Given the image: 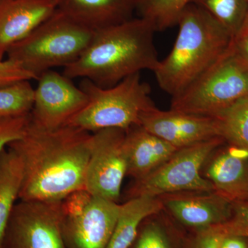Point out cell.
I'll return each mask as SVG.
<instances>
[{"instance_id": "5b68a950", "label": "cell", "mask_w": 248, "mask_h": 248, "mask_svg": "<svg viewBox=\"0 0 248 248\" xmlns=\"http://www.w3.org/2000/svg\"><path fill=\"white\" fill-rule=\"evenodd\" d=\"M79 87L89 100L66 125L89 133L107 128L127 130L140 125L141 115L156 108L150 97L149 86L141 81L140 73L112 87H100L88 79H83Z\"/></svg>"}, {"instance_id": "277c9868", "label": "cell", "mask_w": 248, "mask_h": 248, "mask_svg": "<svg viewBox=\"0 0 248 248\" xmlns=\"http://www.w3.org/2000/svg\"><path fill=\"white\" fill-rule=\"evenodd\" d=\"M95 31L58 9L30 35L8 50V60L35 77L55 67H66L82 55Z\"/></svg>"}, {"instance_id": "d4e9b609", "label": "cell", "mask_w": 248, "mask_h": 248, "mask_svg": "<svg viewBox=\"0 0 248 248\" xmlns=\"http://www.w3.org/2000/svg\"><path fill=\"white\" fill-rule=\"evenodd\" d=\"M31 113L17 117L0 118V153L9 143L22 137L25 131Z\"/></svg>"}, {"instance_id": "7c38bea8", "label": "cell", "mask_w": 248, "mask_h": 248, "mask_svg": "<svg viewBox=\"0 0 248 248\" xmlns=\"http://www.w3.org/2000/svg\"><path fill=\"white\" fill-rule=\"evenodd\" d=\"M140 125L177 148L221 138L215 117L157 108L144 112Z\"/></svg>"}, {"instance_id": "83f0119b", "label": "cell", "mask_w": 248, "mask_h": 248, "mask_svg": "<svg viewBox=\"0 0 248 248\" xmlns=\"http://www.w3.org/2000/svg\"><path fill=\"white\" fill-rule=\"evenodd\" d=\"M224 235L218 225L196 231L187 248H219Z\"/></svg>"}, {"instance_id": "52a82bcc", "label": "cell", "mask_w": 248, "mask_h": 248, "mask_svg": "<svg viewBox=\"0 0 248 248\" xmlns=\"http://www.w3.org/2000/svg\"><path fill=\"white\" fill-rule=\"evenodd\" d=\"M225 143L223 138H217L179 148L151 174L134 181L127 190V200L140 196L158 197L176 192L215 191L201 171L211 153Z\"/></svg>"}, {"instance_id": "ffe728a7", "label": "cell", "mask_w": 248, "mask_h": 248, "mask_svg": "<svg viewBox=\"0 0 248 248\" xmlns=\"http://www.w3.org/2000/svg\"><path fill=\"white\" fill-rule=\"evenodd\" d=\"M226 143L248 152V95L214 116Z\"/></svg>"}, {"instance_id": "1f68e13d", "label": "cell", "mask_w": 248, "mask_h": 248, "mask_svg": "<svg viewBox=\"0 0 248 248\" xmlns=\"http://www.w3.org/2000/svg\"><path fill=\"white\" fill-rule=\"evenodd\" d=\"M244 201H248V197H247V198L246 199V200H245Z\"/></svg>"}, {"instance_id": "f1b7e54d", "label": "cell", "mask_w": 248, "mask_h": 248, "mask_svg": "<svg viewBox=\"0 0 248 248\" xmlns=\"http://www.w3.org/2000/svg\"><path fill=\"white\" fill-rule=\"evenodd\" d=\"M219 248H248V238L238 235L225 234Z\"/></svg>"}, {"instance_id": "9a60e30c", "label": "cell", "mask_w": 248, "mask_h": 248, "mask_svg": "<svg viewBox=\"0 0 248 248\" xmlns=\"http://www.w3.org/2000/svg\"><path fill=\"white\" fill-rule=\"evenodd\" d=\"M58 0H4L0 3V60L56 11Z\"/></svg>"}, {"instance_id": "44dd1931", "label": "cell", "mask_w": 248, "mask_h": 248, "mask_svg": "<svg viewBox=\"0 0 248 248\" xmlns=\"http://www.w3.org/2000/svg\"><path fill=\"white\" fill-rule=\"evenodd\" d=\"M195 0H140L137 12L156 31L177 25L184 11Z\"/></svg>"}, {"instance_id": "9c48e42d", "label": "cell", "mask_w": 248, "mask_h": 248, "mask_svg": "<svg viewBox=\"0 0 248 248\" xmlns=\"http://www.w3.org/2000/svg\"><path fill=\"white\" fill-rule=\"evenodd\" d=\"M62 201L21 200L15 205L2 248H67Z\"/></svg>"}, {"instance_id": "4fadbf2b", "label": "cell", "mask_w": 248, "mask_h": 248, "mask_svg": "<svg viewBox=\"0 0 248 248\" xmlns=\"http://www.w3.org/2000/svg\"><path fill=\"white\" fill-rule=\"evenodd\" d=\"M158 197L163 210L195 231L223 224L232 213L231 201L215 191L176 192Z\"/></svg>"}, {"instance_id": "7a4b0ae2", "label": "cell", "mask_w": 248, "mask_h": 248, "mask_svg": "<svg viewBox=\"0 0 248 248\" xmlns=\"http://www.w3.org/2000/svg\"><path fill=\"white\" fill-rule=\"evenodd\" d=\"M155 32L149 22L140 17L95 31L84 53L65 67L63 75L109 88L143 70L154 72L160 62Z\"/></svg>"}, {"instance_id": "2e32d148", "label": "cell", "mask_w": 248, "mask_h": 248, "mask_svg": "<svg viewBox=\"0 0 248 248\" xmlns=\"http://www.w3.org/2000/svg\"><path fill=\"white\" fill-rule=\"evenodd\" d=\"M178 149L141 125L129 128L124 142L126 175L134 180L146 177L164 164Z\"/></svg>"}, {"instance_id": "3957f363", "label": "cell", "mask_w": 248, "mask_h": 248, "mask_svg": "<svg viewBox=\"0 0 248 248\" xmlns=\"http://www.w3.org/2000/svg\"><path fill=\"white\" fill-rule=\"evenodd\" d=\"M170 53L154 71L158 85L174 97L213 66L233 37L208 12L192 3L183 13Z\"/></svg>"}, {"instance_id": "30bf717a", "label": "cell", "mask_w": 248, "mask_h": 248, "mask_svg": "<svg viewBox=\"0 0 248 248\" xmlns=\"http://www.w3.org/2000/svg\"><path fill=\"white\" fill-rule=\"evenodd\" d=\"M126 130L107 128L93 133L85 190L94 197L117 202L127 164L124 150Z\"/></svg>"}, {"instance_id": "d6a6232c", "label": "cell", "mask_w": 248, "mask_h": 248, "mask_svg": "<svg viewBox=\"0 0 248 248\" xmlns=\"http://www.w3.org/2000/svg\"><path fill=\"white\" fill-rule=\"evenodd\" d=\"M4 1V0H0V3H1V1Z\"/></svg>"}, {"instance_id": "8992f818", "label": "cell", "mask_w": 248, "mask_h": 248, "mask_svg": "<svg viewBox=\"0 0 248 248\" xmlns=\"http://www.w3.org/2000/svg\"><path fill=\"white\" fill-rule=\"evenodd\" d=\"M248 95V61L234 44L182 93L172 98L170 109L214 117Z\"/></svg>"}, {"instance_id": "4316f807", "label": "cell", "mask_w": 248, "mask_h": 248, "mask_svg": "<svg viewBox=\"0 0 248 248\" xmlns=\"http://www.w3.org/2000/svg\"><path fill=\"white\" fill-rule=\"evenodd\" d=\"M36 79L35 77L16 62L11 60H0V87L9 86L24 80Z\"/></svg>"}, {"instance_id": "4dcf8cb0", "label": "cell", "mask_w": 248, "mask_h": 248, "mask_svg": "<svg viewBox=\"0 0 248 248\" xmlns=\"http://www.w3.org/2000/svg\"><path fill=\"white\" fill-rule=\"evenodd\" d=\"M248 30V9H247V14H246V19H245V22L244 24V27H243L242 29L241 30Z\"/></svg>"}, {"instance_id": "ba28073f", "label": "cell", "mask_w": 248, "mask_h": 248, "mask_svg": "<svg viewBox=\"0 0 248 248\" xmlns=\"http://www.w3.org/2000/svg\"><path fill=\"white\" fill-rule=\"evenodd\" d=\"M67 248H107L120 213L117 202L78 191L62 201Z\"/></svg>"}, {"instance_id": "cb8c5ba5", "label": "cell", "mask_w": 248, "mask_h": 248, "mask_svg": "<svg viewBox=\"0 0 248 248\" xmlns=\"http://www.w3.org/2000/svg\"><path fill=\"white\" fill-rule=\"evenodd\" d=\"M232 213L228 221L218 225L224 234L238 235L248 238V202L232 201Z\"/></svg>"}, {"instance_id": "603a6c76", "label": "cell", "mask_w": 248, "mask_h": 248, "mask_svg": "<svg viewBox=\"0 0 248 248\" xmlns=\"http://www.w3.org/2000/svg\"><path fill=\"white\" fill-rule=\"evenodd\" d=\"M34 96L35 89L29 80L0 87V118L31 113Z\"/></svg>"}, {"instance_id": "ac0fdd59", "label": "cell", "mask_w": 248, "mask_h": 248, "mask_svg": "<svg viewBox=\"0 0 248 248\" xmlns=\"http://www.w3.org/2000/svg\"><path fill=\"white\" fill-rule=\"evenodd\" d=\"M163 210L159 197L140 196L120 205L115 229L107 248H130L143 221Z\"/></svg>"}, {"instance_id": "484cf974", "label": "cell", "mask_w": 248, "mask_h": 248, "mask_svg": "<svg viewBox=\"0 0 248 248\" xmlns=\"http://www.w3.org/2000/svg\"><path fill=\"white\" fill-rule=\"evenodd\" d=\"M133 248H171L166 233L156 222L151 221L139 231Z\"/></svg>"}, {"instance_id": "6da1fadb", "label": "cell", "mask_w": 248, "mask_h": 248, "mask_svg": "<svg viewBox=\"0 0 248 248\" xmlns=\"http://www.w3.org/2000/svg\"><path fill=\"white\" fill-rule=\"evenodd\" d=\"M93 133L70 125L55 129L29 120L21 138L9 143L22 160L20 200L60 202L85 190Z\"/></svg>"}, {"instance_id": "7402d4cb", "label": "cell", "mask_w": 248, "mask_h": 248, "mask_svg": "<svg viewBox=\"0 0 248 248\" xmlns=\"http://www.w3.org/2000/svg\"><path fill=\"white\" fill-rule=\"evenodd\" d=\"M193 3L208 12L233 37L244 27L248 0H195Z\"/></svg>"}, {"instance_id": "d6986e66", "label": "cell", "mask_w": 248, "mask_h": 248, "mask_svg": "<svg viewBox=\"0 0 248 248\" xmlns=\"http://www.w3.org/2000/svg\"><path fill=\"white\" fill-rule=\"evenodd\" d=\"M22 182V160L7 148L0 153V248H2L5 232L19 199Z\"/></svg>"}, {"instance_id": "8fae6325", "label": "cell", "mask_w": 248, "mask_h": 248, "mask_svg": "<svg viewBox=\"0 0 248 248\" xmlns=\"http://www.w3.org/2000/svg\"><path fill=\"white\" fill-rule=\"evenodd\" d=\"M37 80L31 120L38 126L55 129L66 125L87 104V94L64 75L49 70Z\"/></svg>"}, {"instance_id": "e0dca14e", "label": "cell", "mask_w": 248, "mask_h": 248, "mask_svg": "<svg viewBox=\"0 0 248 248\" xmlns=\"http://www.w3.org/2000/svg\"><path fill=\"white\" fill-rule=\"evenodd\" d=\"M140 0H58L57 9L94 31L133 19Z\"/></svg>"}, {"instance_id": "f546056e", "label": "cell", "mask_w": 248, "mask_h": 248, "mask_svg": "<svg viewBox=\"0 0 248 248\" xmlns=\"http://www.w3.org/2000/svg\"><path fill=\"white\" fill-rule=\"evenodd\" d=\"M233 44L236 50L248 61V30H241L233 37Z\"/></svg>"}, {"instance_id": "5bb4252c", "label": "cell", "mask_w": 248, "mask_h": 248, "mask_svg": "<svg viewBox=\"0 0 248 248\" xmlns=\"http://www.w3.org/2000/svg\"><path fill=\"white\" fill-rule=\"evenodd\" d=\"M201 173L215 192L231 202L248 197V152L245 150L223 143L208 156Z\"/></svg>"}]
</instances>
